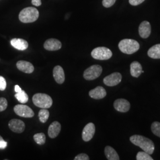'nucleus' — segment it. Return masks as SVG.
<instances>
[{
  "instance_id": "nucleus-1",
  "label": "nucleus",
  "mask_w": 160,
  "mask_h": 160,
  "mask_svg": "<svg viewBox=\"0 0 160 160\" xmlns=\"http://www.w3.org/2000/svg\"><path fill=\"white\" fill-rule=\"evenodd\" d=\"M130 141L135 145L140 147L149 154H152L155 149L154 142L148 139L139 135H134L130 137Z\"/></svg>"
},
{
  "instance_id": "nucleus-2",
  "label": "nucleus",
  "mask_w": 160,
  "mask_h": 160,
  "mask_svg": "<svg viewBox=\"0 0 160 160\" xmlns=\"http://www.w3.org/2000/svg\"><path fill=\"white\" fill-rule=\"evenodd\" d=\"M39 16V11L34 7H26L23 9L19 14L18 18L23 23H33L36 22Z\"/></svg>"
},
{
  "instance_id": "nucleus-3",
  "label": "nucleus",
  "mask_w": 160,
  "mask_h": 160,
  "mask_svg": "<svg viewBox=\"0 0 160 160\" xmlns=\"http://www.w3.org/2000/svg\"><path fill=\"white\" fill-rule=\"evenodd\" d=\"M118 46L120 51L128 55L137 52L140 48L137 41L131 39H125L121 40Z\"/></svg>"
},
{
  "instance_id": "nucleus-4",
  "label": "nucleus",
  "mask_w": 160,
  "mask_h": 160,
  "mask_svg": "<svg viewBox=\"0 0 160 160\" xmlns=\"http://www.w3.org/2000/svg\"><path fill=\"white\" fill-rule=\"evenodd\" d=\"M34 105L41 109H49L53 104L51 97L44 93L35 94L32 98Z\"/></svg>"
},
{
  "instance_id": "nucleus-5",
  "label": "nucleus",
  "mask_w": 160,
  "mask_h": 160,
  "mask_svg": "<svg viewBox=\"0 0 160 160\" xmlns=\"http://www.w3.org/2000/svg\"><path fill=\"white\" fill-rule=\"evenodd\" d=\"M92 57L98 60H108L112 57V52L106 47H97L92 52Z\"/></svg>"
},
{
  "instance_id": "nucleus-6",
  "label": "nucleus",
  "mask_w": 160,
  "mask_h": 160,
  "mask_svg": "<svg viewBox=\"0 0 160 160\" xmlns=\"http://www.w3.org/2000/svg\"><path fill=\"white\" fill-rule=\"evenodd\" d=\"M103 71L102 67L99 65H93L86 69L83 77L86 80L92 81L99 77Z\"/></svg>"
},
{
  "instance_id": "nucleus-7",
  "label": "nucleus",
  "mask_w": 160,
  "mask_h": 160,
  "mask_svg": "<svg viewBox=\"0 0 160 160\" xmlns=\"http://www.w3.org/2000/svg\"><path fill=\"white\" fill-rule=\"evenodd\" d=\"M14 111L16 114L26 118H31L34 116V112L28 106L23 104H17L14 106Z\"/></svg>"
},
{
  "instance_id": "nucleus-8",
  "label": "nucleus",
  "mask_w": 160,
  "mask_h": 160,
  "mask_svg": "<svg viewBox=\"0 0 160 160\" xmlns=\"http://www.w3.org/2000/svg\"><path fill=\"white\" fill-rule=\"evenodd\" d=\"M122 75L119 72H113L103 79V82L106 86L113 87L119 84L122 81Z\"/></svg>"
},
{
  "instance_id": "nucleus-9",
  "label": "nucleus",
  "mask_w": 160,
  "mask_h": 160,
  "mask_svg": "<svg viewBox=\"0 0 160 160\" xmlns=\"http://www.w3.org/2000/svg\"><path fill=\"white\" fill-rule=\"evenodd\" d=\"M96 128L94 123H89L84 128L82 132V138L85 142L90 141L94 137Z\"/></svg>"
},
{
  "instance_id": "nucleus-10",
  "label": "nucleus",
  "mask_w": 160,
  "mask_h": 160,
  "mask_svg": "<svg viewBox=\"0 0 160 160\" xmlns=\"http://www.w3.org/2000/svg\"><path fill=\"white\" fill-rule=\"evenodd\" d=\"M8 126L12 131L17 133H21L23 132L26 127L24 123L22 120L17 119H13L10 120L8 122Z\"/></svg>"
},
{
  "instance_id": "nucleus-11",
  "label": "nucleus",
  "mask_w": 160,
  "mask_h": 160,
  "mask_svg": "<svg viewBox=\"0 0 160 160\" xmlns=\"http://www.w3.org/2000/svg\"><path fill=\"white\" fill-rule=\"evenodd\" d=\"M114 109L117 111L125 113L129 110L131 108V104L125 99L123 98H119L114 101Z\"/></svg>"
},
{
  "instance_id": "nucleus-12",
  "label": "nucleus",
  "mask_w": 160,
  "mask_h": 160,
  "mask_svg": "<svg viewBox=\"0 0 160 160\" xmlns=\"http://www.w3.org/2000/svg\"><path fill=\"white\" fill-rule=\"evenodd\" d=\"M62 47L61 42L56 39H49L44 43L45 49L49 51L59 50Z\"/></svg>"
},
{
  "instance_id": "nucleus-13",
  "label": "nucleus",
  "mask_w": 160,
  "mask_h": 160,
  "mask_svg": "<svg viewBox=\"0 0 160 160\" xmlns=\"http://www.w3.org/2000/svg\"><path fill=\"white\" fill-rule=\"evenodd\" d=\"M138 30L139 36L142 38H148L151 33V27L150 23L147 21H143L140 24Z\"/></svg>"
},
{
  "instance_id": "nucleus-14",
  "label": "nucleus",
  "mask_w": 160,
  "mask_h": 160,
  "mask_svg": "<svg viewBox=\"0 0 160 160\" xmlns=\"http://www.w3.org/2000/svg\"><path fill=\"white\" fill-rule=\"evenodd\" d=\"M16 66L18 69L22 72L31 74L34 71V68L33 65L28 61H19L16 63Z\"/></svg>"
},
{
  "instance_id": "nucleus-15",
  "label": "nucleus",
  "mask_w": 160,
  "mask_h": 160,
  "mask_svg": "<svg viewBox=\"0 0 160 160\" xmlns=\"http://www.w3.org/2000/svg\"><path fill=\"white\" fill-rule=\"evenodd\" d=\"M106 94L107 92L106 90L101 86H98L94 89H92L89 92V96L92 98L96 100L102 99L106 97Z\"/></svg>"
},
{
  "instance_id": "nucleus-16",
  "label": "nucleus",
  "mask_w": 160,
  "mask_h": 160,
  "mask_svg": "<svg viewBox=\"0 0 160 160\" xmlns=\"http://www.w3.org/2000/svg\"><path fill=\"white\" fill-rule=\"evenodd\" d=\"M53 78L58 84H61L65 81V73L63 68L57 65L55 67L53 70Z\"/></svg>"
},
{
  "instance_id": "nucleus-17",
  "label": "nucleus",
  "mask_w": 160,
  "mask_h": 160,
  "mask_svg": "<svg viewBox=\"0 0 160 160\" xmlns=\"http://www.w3.org/2000/svg\"><path fill=\"white\" fill-rule=\"evenodd\" d=\"M61 129V125L59 122L55 121L52 122L48 129V135L49 137L53 139L58 137L59 134Z\"/></svg>"
},
{
  "instance_id": "nucleus-18",
  "label": "nucleus",
  "mask_w": 160,
  "mask_h": 160,
  "mask_svg": "<svg viewBox=\"0 0 160 160\" xmlns=\"http://www.w3.org/2000/svg\"><path fill=\"white\" fill-rule=\"evenodd\" d=\"M10 42L12 47L19 51H24L27 49L29 46L28 42L23 39L14 38Z\"/></svg>"
},
{
  "instance_id": "nucleus-19",
  "label": "nucleus",
  "mask_w": 160,
  "mask_h": 160,
  "mask_svg": "<svg viewBox=\"0 0 160 160\" xmlns=\"http://www.w3.org/2000/svg\"><path fill=\"white\" fill-rule=\"evenodd\" d=\"M131 74L132 77L138 78L142 73V67L141 63L138 61H133L131 64Z\"/></svg>"
},
{
  "instance_id": "nucleus-20",
  "label": "nucleus",
  "mask_w": 160,
  "mask_h": 160,
  "mask_svg": "<svg viewBox=\"0 0 160 160\" xmlns=\"http://www.w3.org/2000/svg\"><path fill=\"white\" fill-rule=\"evenodd\" d=\"M104 154L109 160H119V156L114 148L110 146H106L104 149Z\"/></svg>"
},
{
  "instance_id": "nucleus-21",
  "label": "nucleus",
  "mask_w": 160,
  "mask_h": 160,
  "mask_svg": "<svg viewBox=\"0 0 160 160\" xmlns=\"http://www.w3.org/2000/svg\"><path fill=\"white\" fill-rule=\"evenodd\" d=\"M148 55L152 59H160V44H157L149 48Z\"/></svg>"
},
{
  "instance_id": "nucleus-22",
  "label": "nucleus",
  "mask_w": 160,
  "mask_h": 160,
  "mask_svg": "<svg viewBox=\"0 0 160 160\" xmlns=\"http://www.w3.org/2000/svg\"><path fill=\"white\" fill-rule=\"evenodd\" d=\"M15 97L17 99V100L22 104L26 103L29 100L28 95L26 93V92L23 90L16 92L15 94Z\"/></svg>"
},
{
  "instance_id": "nucleus-23",
  "label": "nucleus",
  "mask_w": 160,
  "mask_h": 160,
  "mask_svg": "<svg viewBox=\"0 0 160 160\" xmlns=\"http://www.w3.org/2000/svg\"><path fill=\"white\" fill-rule=\"evenodd\" d=\"M39 118L40 122L43 123H46L49 117V112L47 109H42L39 112Z\"/></svg>"
},
{
  "instance_id": "nucleus-24",
  "label": "nucleus",
  "mask_w": 160,
  "mask_h": 160,
  "mask_svg": "<svg viewBox=\"0 0 160 160\" xmlns=\"http://www.w3.org/2000/svg\"><path fill=\"white\" fill-rule=\"evenodd\" d=\"M36 143L38 145H43L46 142V136L43 133H38L33 136Z\"/></svg>"
},
{
  "instance_id": "nucleus-25",
  "label": "nucleus",
  "mask_w": 160,
  "mask_h": 160,
  "mask_svg": "<svg viewBox=\"0 0 160 160\" xmlns=\"http://www.w3.org/2000/svg\"><path fill=\"white\" fill-rule=\"evenodd\" d=\"M151 131L155 135L160 138V122H154L151 125Z\"/></svg>"
},
{
  "instance_id": "nucleus-26",
  "label": "nucleus",
  "mask_w": 160,
  "mask_h": 160,
  "mask_svg": "<svg viewBox=\"0 0 160 160\" xmlns=\"http://www.w3.org/2000/svg\"><path fill=\"white\" fill-rule=\"evenodd\" d=\"M137 160H153V158L151 157V155L149 154L145 151L138 152L137 155Z\"/></svg>"
},
{
  "instance_id": "nucleus-27",
  "label": "nucleus",
  "mask_w": 160,
  "mask_h": 160,
  "mask_svg": "<svg viewBox=\"0 0 160 160\" xmlns=\"http://www.w3.org/2000/svg\"><path fill=\"white\" fill-rule=\"evenodd\" d=\"M8 106V102L6 98L0 97V112L4 111Z\"/></svg>"
},
{
  "instance_id": "nucleus-28",
  "label": "nucleus",
  "mask_w": 160,
  "mask_h": 160,
  "mask_svg": "<svg viewBox=\"0 0 160 160\" xmlns=\"http://www.w3.org/2000/svg\"><path fill=\"white\" fill-rule=\"evenodd\" d=\"M116 0H103L102 4L103 6L106 8H109L113 6Z\"/></svg>"
},
{
  "instance_id": "nucleus-29",
  "label": "nucleus",
  "mask_w": 160,
  "mask_h": 160,
  "mask_svg": "<svg viewBox=\"0 0 160 160\" xmlns=\"http://www.w3.org/2000/svg\"><path fill=\"white\" fill-rule=\"evenodd\" d=\"M7 87L6 80L3 77L0 76V90L4 91L5 90Z\"/></svg>"
},
{
  "instance_id": "nucleus-30",
  "label": "nucleus",
  "mask_w": 160,
  "mask_h": 160,
  "mask_svg": "<svg viewBox=\"0 0 160 160\" xmlns=\"http://www.w3.org/2000/svg\"><path fill=\"white\" fill-rule=\"evenodd\" d=\"M90 158L88 156V155L84 154V153H81L80 154L77 155L75 157L74 160H89Z\"/></svg>"
},
{
  "instance_id": "nucleus-31",
  "label": "nucleus",
  "mask_w": 160,
  "mask_h": 160,
  "mask_svg": "<svg viewBox=\"0 0 160 160\" xmlns=\"http://www.w3.org/2000/svg\"><path fill=\"white\" fill-rule=\"evenodd\" d=\"M145 0H129V4L132 6H137L142 3Z\"/></svg>"
},
{
  "instance_id": "nucleus-32",
  "label": "nucleus",
  "mask_w": 160,
  "mask_h": 160,
  "mask_svg": "<svg viewBox=\"0 0 160 160\" xmlns=\"http://www.w3.org/2000/svg\"><path fill=\"white\" fill-rule=\"evenodd\" d=\"M7 147V142L4 139L0 141V149H4Z\"/></svg>"
},
{
  "instance_id": "nucleus-33",
  "label": "nucleus",
  "mask_w": 160,
  "mask_h": 160,
  "mask_svg": "<svg viewBox=\"0 0 160 160\" xmlns=\"http://www.w3.org/2000/svg\"><path fill=\"white\" fill-rule=\"evenodd\" d=\"M32 4L33 6L39 7L41 6L42 2H41V0H32Z\"/></svg>"
},
{
  "instance_id": "nucleus-34",
  "label": "nucleus",
  "mask_w": 160,
  "mask_h": 160,
  "mask_svg": "<svg viewBox=\"0 0 160 160\" xmlns=\"http://www.w3.org/2000/svg\"><path fill=\"white\" fill-rule=\"evenodd\" d=\"M14 90H15V92H20V91H22V88L19 87V86H18V85L15 86Z\"/></svg>"
},
{
  "instance_id": "nucleus-35",
  "label": "nucleus",
  "mask_w": 160,
  "mask_h": 160,
  "mask_svg": "<svg viewBox=\"0 0 160 160\" xmlns=\"http://www.w3.org/2000/svg\"><path fill=\"white\" fill-rule=\"evenodd\" d=\"M2 140H3V138H2L1 136H0V141H2Z\"/></svg>"
}]
</instances>
